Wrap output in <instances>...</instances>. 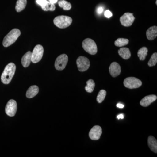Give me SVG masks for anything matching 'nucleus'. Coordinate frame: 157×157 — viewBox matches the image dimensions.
<instances>
[{"label": "nucleus", "mask_w": 157, "mask_h": 157, "mask_svg": "<svg viewBox=\"0 0 157 157\" xmlns=\"http://www.w3.org/2000/svg\"><path fill=\"white\" fill-rule=\"evenodd\" d=\"M15 70L16 66L14 63H10L6 66L1 76V80L4 84H8L11 82Z\"/></svg>", "instance_id": "f257e3e1"}, {"label": "nucleus", "mask_w": 157, "mask_h": 157, "mask_svg": "<svg viewBox=\"0 0 157 157\" xmlns=\"http://www.w3.org/2000/svg\"><path fill=\"white\" fill-rule=\"evenodd\" d=\"M21 35L20 30L17 29H13L4 38L3 45L4 47H8L16 42Z\"/></svg>", "instance_id": "f03ea898"}, {"label": "nucleus", "mask_w": 157, "mask_h": 157, "mask_svg": "<svg viewBox=\"0 0 157 157\" xmlns=\"http://www.w3.org/2000/svg\"><path fill=\"white\" fill-rule=\"evenodd\" d=\"M73 20L71 17L65 15H60L56 17L53 22L55 25L60 29L68 27L72 23Z\"/></svg>", "instance_id": "7ed1b4c3"}, {"label": "nucleus", "mask_w": 157, "mask_h": 157, "mask_svg": "<svg viewBox=\"0 0 157 157\" xmlns=\"http://www.w3.org/2000/svg\"><path fill=\"white\" fill-rule=\"evenodd\" d=\"M82 46L84 50L90 54L94 55L98 52L97 45L93 39L89 38L84 39L82 42Z\"/></svg>", "instance_id": "20e7f679"}, {"label": "nucleus", "mask_w": 157, "mask_h": 157, "mask_svg": "<svg viewBox=\"0 0 157 157\" xmlns=\"http://www.w3.org/2000/svg\"><path fill=\"white\" fill-rule=\"evenodd\" d=\"M142 84V82L140 79L134 77H128L124 81L125 87L130 89L138 88L141 86Z\"/></svg>", "instance_id": "39448f33"}, {"label": "nucleus", "mask_w": 157, "mask_h": 157, "mask_svg": "<svg viewBox=\"0 0 157 157\" xmlns=\"http://www.w3.org/2000/svg\"><path fill=\"white\" fill-rule=\"evenodd\" d=\"M43 52L44 48L42 45H36L32 52V62L34 63H36L40 61L43 56Z\"/></svg>", "instance_id": "423d86ee"}, {"label": "nucleus", "mask_w": 157, "mask_h": 157, "mask_svg": "<svg viewBox=\"0 0 157 157\" xmlns=\"http://www.w3.org/2000/svg\"><path fill=\"white\" fill-rule=\"evenodd\" d=\"M76 64L80 72H85L89 68L90 62L89 59L86 57L79 56L76 60Z\"/></svg>", "instance_id": "0eeeda50"}, {"label": "nucleus", "mask_w": 157, "mask_h": 157, "mask_svg": "<svg viewBox=\"0 0 157 157\" xmlns=\"http://www.w3.org/2000/svg\"><path fill=\"white\" fill-rule=\"evenodd\" d=\"M68 62L67 56L65 54H63L57 58L55 63V67L57 70H63L66 67Z\"/></svg>", "instance_id": "6e6552de"}, {"label": "nucleus", "mask_w": 157, "mask_h": 157, "mask_svg": "<svg viewBox=\"0 0 157 157\" xmlns=\"http://www.w3.org/2000/svg\"><path fill=\"white\" fill-rule=\"evenodd\" d=\"M135 20V17L133 15V14L127 12L121 17L120 21L124 26L130 27L132 25Z\"/></svg>", "instance_id": "1a4fd4ad"}, {"label": "nucleus", "mask_w": 157, "mask_h": 157, "mask_svg": "<svg viewBox=\"0 0 157 157\" xmlns=\"http://www.w3.org/2000/svg\"><path fill=\"white\" fill-rule=\"evenodd\" d=\"M17 110V104L16 101L10 100L8 102L6 107V114L10 117H13L16 114Z\"/></svg>", "instance_id": "9d476101"}, {"label": "nucleus", "mask_w": 157, "mask_h": 157, "mask_svg": "<svg viewBox=\"0 0 157 157\" xmlns=\"http://www.w3.org/2000/svg\"><path fill=\"white\" fill-rule=\"evenodd\" d=\"M102 133L101 127L96 125L93 127L89 133L90 138L92 140H98L100 139Z\"/></svg>", "instance_id": "9b49d317"}, {"label": "nucleus", "mask_w": 157, "mask_h": 157, "mask_svg": "<svg viewBox=\"0 0 157 157\" xmlns=\"http://www.w3.org/2000/svg\"><path fill=\"white\" fill-rule=\"evenodd\" d=\"M109 72L113 77L118 76L121 73V66L116 62H113L109 67Z\"/></svg>", "instance_id": "f8f14e48"}, {"label": "nucleus", "mask_w": 157, "mask_h": 157, "mask_svg": "<svg viewBox=\"0 0 157 157\" xmlns=\"http://www.w3.org/2000/svg\"><path fill=\"white\" fill-rule=\"evenodd\" d=\"M157 96L155 95H150L144 97L140 101V105L142 107H147L151 103L157 100Z\"/></svg>", "instance_id": "ddd939ff"}, {"label": "nucleus", "mask_w": 157, "mask_h": 157, "mask_svg": "<svg viewBox=\"0 0 157 157\" xmlns=\"http://www.w3.org/2000/svg\"><path fill=\"white\" fill-rule=\"evenodd\" d=\"M146 36L149 40H153L157 36V27L153 26L149 28L146 32Z\"/></svg>", "instance_id": "4468645a"}, {"label": "nucleus", "mask_w": 157, "mask_h": 157, "mask_svg": "<svg viewBox=\"0 0 157 157\" xmlns=\"http://www.w3.org/2000/svg\"><path fill=\"white\" fill-rule=\"evenodd\" d=\"M147 143L150 149L155 153H157V140L155 137L152 136H149Z\"/></svg>", "instance_id": "2eb2a0df"}, {"label": "nucleus", "mask_w": 157, "mask_h": 157, "mask_svg": "<svg viewBox=\"0 0 157 157\" xmlns=\"http://www.w3.org/2000/svg\"><path fill=\"white\" fill-rule=\"evenodd\" d=\"M32 62V52H28L23 56L21 59V63L24 67H27Z\"/></svg>", "instance_id": "dca6fc26"}, {"label": "nucleus", "mask_w": 157, "mask_h": 157, "mask_svg": "<svg viewBox=\"0 0 157 157\" xmlns=\"http://www.w3.org/2000/svg\"><path fill=\"white\" fill-rule=\"evenodd\" d=\"M118 53L120 56L124 59H128L131 56V52L129 48L126 47H123L119 49L118 51Z\"/></svg>", "instance_id": "f3484780"}, {"label": "nucleus", "mask_w": 157, "mask_h": 157, "mask_svg": "<svg viewBox=\"0 0 157 157\" xmlns=\"http://www.w3.org/2000/svg\"><path fill=\"white\" fill-rule=\"evenodd\" d=\"M39 91V88L37 86L33 85L29 88L27 91L26 96L27 98H32L36 95Z\"/></svg>", "instance_id": "a211bd4d"}, {"label": "nucleus", "mask_w": 157, "mask_h": 157, "mask_svg": "<svg viewBox=\"0 0 157 157\" xmlns=\"http://www.w3.org/2000/svg\"><path fill=\"white\" fill-rule=\"evenodd\" d=\"M148 49L146 47H143L140 48L137 52V56L139 58L140 60L143 61L146 59L147 55Z\"/></svg>", "instance_id": "6ab92c4d"}, {"label": "nucleus", "mask_w": 157, "mask_h": 157, "mask_svg": "<svg viewBox=\"0 0 157 157\" xmlns=\"http://www.w3.org/2000/svg\"><path fill=\"white\" fill-rule=\"evenodd\" d=\"M27 5V0H17L15 9L17 12H20L25 9Z\"/></svg>", "instance_id": "aec40b11"}, {"label": "nucleus", "mask_w": 157, "mask_h": 157, "mask_svg": "<svg viewBox=\"0 0 157 157\" xmlns=\"http://www.w3.org/2000/svg\"><path fill=\"white\" fill-rule=\"evenodd\" d=\"M95 86L94 81L92 79H90L86 82V86H85L86 91L88 93L93 92Z\"/></svg>", "instance_id": "412c9836"}, {"label": "nucleus", "mask_w": 157, "mask_h": 157, "mask_svg": "<svg viewBox=\"0 0 157 157\" xmlns=\"http://www.w3.org/2000/svg\"><path fill=\"white\" fill-rule=\"evenodd\" d=\"M129 43L128 39L124 38H119L114 42V44L117 47H121L128 45Z\"/></svg>", "instance_id": "4be33fe9"}, {"label": "nucleus", "mask_w": 157, "mask_h": 157, "mask_svg": "<svg viewBox=\"0 0 157 157\" xmlns=\"http://www.w3.org/2000/svg\"><path fill=\"white\" fill-rule=\"evenodd\" d=\"M58 4L60 7L63 8L64 10H66V11L70 10L72 8L71 4L65 0H60L59 1Z\"/></svg>", "instance_id": "5701e85b"}, {"label": "nucleus", "mask_w": 157, "mask_h": 157, "mask_svg": "<svg viewBox=\"0 0 157 157\" xmlns=\"http://www.w3.org/2000/svg\"><path fill=\"white\" fill-rule=\"evenodd\" d=\"M42 10L45 11H54L56 9L54 4H52L50 2L47 1L43 6H41Z\"/></svg>", "instance_id": "b1692460"}, {"label": "nucleus", "mask_w": 157, "mask_h": 157, "mask_svg": "<svg viewBox=\"0 0 157 157\" xmlns=\"http://www.w3.org/2000/svg\"><path fill=\"white\" fill-rule=\"evenodd\" d=\"M107 94V92L104 90H102L100 91L98 93V97L97 98V101L98 103H101L105 99Z\"/></svg>", "instance_id": "393cba45"}, {"label": "nucleus", "mask_w": 157, "mask_h": 157, "mask_svg": "<svg viewBox=\"0 0 157 157\" xmlns=\"http://www.w3.org/2000/svg\"><path fill=\"white\" fill-rule=\"evenodd\" d=\"M157 63V53L155 52L151 56V59L148 62V65L149 67L155 66Z\"/></svg>", "instance_id": "a878e982"}, {"label": "nucleus", "mask_w": 157, "mask_h": 157, "mask_svg": "<svg viewBox=\"0 0 157 157\" xmlns=\"http://www.w3.org/2000/svg\"><path fill=\"white\" fill-rule=\"evenodd\" d=\"M104 15L107 18H109V17H112V14L111 11H109V10H107L104 13Z\"/></svg>", "instance_id": "bb28decb"}, {"label": "nucleus", "mask_w": 157, "mask_h": 157, "mask_svg": "<svg viewBox=\"0 0 157 157\" xmlns=\"http://www.w3.org/2000/svg\"><path fill=\"white\" fill-rule=\"evenodd\" d=\"M46 2H47V0H36L37 4L41 6H43Z\"/></svg>", "instance_id": "cd10ccee"}, {"label": "nucleus", "mask_w": 157, "mask_h": 157, "mask_svg": "<svg viewBox=\"0 0 157 157\" xmlns=\"http://www.w3.org/2000/svg\"><path fill=\"white\" fill-rule=\"evenodd\" d=\"M103 11H104V9H103L102 7H99V8H98V9H97V13H98V14H101V13L103 12Z\"/></svg>", "instance_id": "c85d7f7f"}, {"label": "nucleus", "mask_w": 157, "mask_h": 157, "mask_svg": "<svg viewBox=\"0 0 157 157\" xmlns=\"http://www.w3.org/2000/svg\"><path fill=\"white\" fill-rule=\"evenodd\" d=\"M118 119L119 120L120 119H124V115L123 114H120L117 116Z\"/></svg>", "instance_id": "c756f323"}, {"label": "nucleus", "mask_w": 157, "mask_h": 157, "mask_svg": "<svg viewBox=\"0 0 157 157\" xmlns=\"http://www.w3.org/2000/svg\"><path fill=\"white\" fill-rule=\"evenodd\" d=\"M117 107H118V108H123L124 107V105L121 104H117Z\"/></svg>", "instance_id": "7c9ffc66"}, {"label": "nucleus", "mask_w": 157, "mask_h": 157, "mask_svg": "<svg viewBox=\"0 0 157 157\" xmlns=\"http://www.w3.org/2000/svg\"><path fill=\"white\" fill-rule=\"evenodd\" d=\"M58 0H49V2L52 4H54L57 2Z\"/></svg>", "instance_id": "2f4dec72"}, {"label": "nucleus", "mask_w": 157, "mask_h": 157, "mask_svg": "<svg viewBox=\"0 0 157 157\" xmlns=\"http://www.w3.org/2000/svg\"><path fill=\"white\" fill-rule=\"evenodd\" d=\"M157 0H156V5H157Z\"/></svg>", "instance_id": "473e14b6"}]
</instances>
